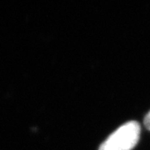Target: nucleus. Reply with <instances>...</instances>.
I'll return each instance as SVG.
<instances>
[{
    "label": "nucleus",
    "instance_id": "f257e3e1",
    "mask_svg": "<svg viewBox=\"0 0 150 150\" xmlns=\"http://www.w3.org/2000/svg\"><path fill=\"white\" fill-rule=\"evenodd\" d=\"M140 125L136 121L124 123L103 143L98 150H132L140 137Z\"/></svg>",
    "mask_w": 150,
    "mask_h": 150
},
{
    "label": "nucleus",
    "instance_id": "f03ea898",
    "mask_svg": "<svg viewBox=\"0 0 150 150\" xmlns=\"http://www.w3.org/2000/svg\"><path fill=\"white\" fill-rule=\"evenodd\" d=\"M144 125L147 129L150 130V112L146 115L144 118Z\"/></svg>",
    "mask_w": 150,
    "mask_h": 150
}]
</instances>
